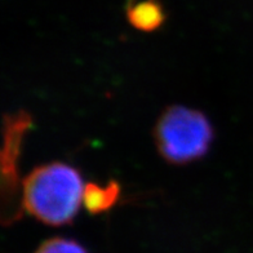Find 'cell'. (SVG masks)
I'll list each match as a JSON object with an SVG mask.
<instances>
[{"label": "cell", "mask_w": 253, "mask_h": 253, "mask_svg": "<svg viewBox=\"0 0 253 253\" xmlns=\"http://www.w3.org/2000/svg\"><path fill=\"white\" fill-rule=\"evenodd\" d=\"M84 187L75 168L63 163L38 167L22 182V206L42 222H71L83 202Z\"/></svg>", "instance_id": "6da1fadb"}, {"label": "cell", "mask_w": 253, "mask_h": 253, "mask_svg": "<svg viewBox=\"0 0 253 253\" xmlns=\"http://www.w3.org/2000/svg\"><path fill=\"white\" fill-rule=\"evenodd\" d=\"M212 137L208 119L189 107H169L155 126L158 150L164 159L174 164L189 163L206 155Z\"/></svg>", "instance_id": "7a4b0ae2"}, {"label": "cell", "mask_w": 253, "mask_h": 253, "mask_svg": "<svg viewBox=\"0 0 253 253\" xmlns=\"http://www.w3.org/2000/svg\"><path fill=\"white\" fill-rule=\"evenodd\" d=\"M31 126V117L25 111L5 115L1 149V221L14 222L21 216L18 159L25 133Z\"/></svg>", "instance_id": "3957f363"}, {"label": "cell", "mask_w": 253, "mask_h": 253, "mask_svg": "<svg viewBox=\"0 0 253 253\" xmlns=\"http://www.w3.org/2000/svg\"><path fill=\"white\" fill-rule=\"evenodd\" d=\"M126 18L137 30L151 33L164 24L166 12L158 0H141L128 7Z\"/></svg>", "instance_id": "277c9868"}, {"label": "cell", "mask_w": 253, "mask_h": 253, "mask_svg": "<svg viewBox=\"0 0 253 253\" xmlns=\"http://www.w3.org/2000/svg\"><path fill=\"white\" fill-rule=\"evenodd\" d=\"M119 194L120 187L115 181L109 182L106 186H100L97 183H88L84 187L83 204L89 213H102L115 206Z\"/></svg>", "instance_id": "5b68a950"}, {"label": "cell", "mask_w": 253, "mask_h": 253, "mask_svg": "<svg viewBox=\"0 0 253 253\" xmlns=\"http://www.w3.org/2000/svg\"><path fill=\"white\" fill-rule=\"evenodd\" d=\"M35 253H87V251L74 240L53 238L42 244Z\"/></svg>", "instance_id": "8992f818"}]
</instances>
